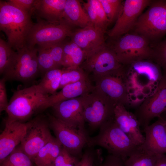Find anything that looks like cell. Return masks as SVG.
<instances>
[{"mask_svg":"<svg viewBox=\"0 0 166 166\" xmlns=\"http://www.w3.org/2000/svg\"><path fill=\"white\" fill-rule=\"evenodd\" d=\"M104 8L107 17L111 23L117 20L121 11L122 0H99Z\"/></svg>","mask_w":166,"mask_h":166,"instance_id":"d6a6232c","label":"cell"},{"mask_svg":"<svg viewBox=\"0 0 166 166\" xmlns=\"http://www.w3.org/2000/svg\"><path fill=\"white\" fill-rule=\"evenodd\" d=\"M17 52L15 65L12 71L4 78L6 80L10 79L23 82L31 80L39 71L37 48L26 45Z\"/></svg>","mask_w":166,"mask_h":166,"instance_id":"2e32d148","label":"cell"},{"mask_svg":"<svg viewBox=\"0 0 166 166\" xmlns=\"http://www.w3.org/2000/svg\"><path fill=\"white\" fill-rule=\"evenodd\" d=\"M166 112V74H163L155 92L136 108L134 114L140 126L144 128L155 118L161 117Z\"/></svg>","mask_w":166,"mask_h":166,"instance_id":"4fadbf2b","label":"cell"},{"mask_svg":"<svg viewBox=\"0 0 166 166\" xmlns=\"http://www.w3.org/2000/svg\"><path fill=\"white\" fill-rule=\"evenodd\" d=\"M166 119L161 117L144 128L145 140L139 149L158 155L166 153Z\"/></svg>","mask_w":166,"mask_h":166,"instance_id":"ac0fdd59","label":"cell"},{"mask_svg":"<svg viewBox=\"0 0 166 166\" xmlns=\"http://www.w3.org/2000/svg\"><path fill=\"white\" fill-rule=\"evenodd\" d=\"M89 78L87 74L79 66L64 68L59 89L67 85Z\"/></svg>","mask_w":166,"mask_h":166,"instance_id":"f1b7e54d","label":"cell"},{"mask_svg":"<svg viewBox=\"0 0 166 166\" xmlns=\"http://www.w3.org/2000/svg\"><path fill=\"white\" fill-rule=\"evenodd\" d=\"M81 158L73 155L62 146L54 166H79Z\"/></svg>","mask_w":166,"mask_h":166,"instance_id":"e575fe53","label":"cell"},{"mask_svg":"<svg viewBox=\"0 0 166 166\" xmlns=\"http://www.w3.org/2000/svg\"><path fill=\"white\" fill-rule=\"evenodd\" d=\"M156 166H166V155L162 154L159 156Z\"/></svg>","mask_w":166,"mask_h":166,"instance_id":"b9f144b4","label":"cell"},{"mask_svg":"<svg viewBox=\"0 0 166 166\" xmlns=\"http://www.w3.org/2000/svg\"><path fill=\"white\" fill-rule=\"evenodd\" d=\"M97 166H125L124 161L117 156L109 154Z\"/></svg>","mask_w":166,"mask_h":166,"instance_id":"ab89813d","label":"cell"},{"mask_svg":"<svg viewBox=\"0 0 166 166\" xmlns=\"http://www.w3.org/2000/svg\"><path fill=\"white\" fill-rule=\"evenodd\" d=\"M6 1L17 8L31 15L33 13L35 0H9Z\"/></svg>","mask_w":166,"mask_h":166,"instance_id":"74e56055","label":"cell"},{"mask_svg":"<svg viewBox=\"0 0 166 166\" xmlns=\"http://www.w3.org/2000/svg\"><path fill=\"white\" fill-rule=\"evenodd\" d=\"M49 95L44 93L38 85L15 91L6 110V120L23 122L40 111Z\"/></svg>","mask_w":166,"mask_h":166,"instance_id":"277c9868","label":"cell"},{"mask_svg":"<svg viewBox=\"0 0 166 166\" xmlns=\"http://www.w3.org/2000/svg\"><path fill=\"white\" fill-rule=\"evenodd\" d=\"M135 33L156 41L166 34V0H152L133 28Z\"/></svg>","mask_w":166,"mask_h":166,"instance_id":"52a82bcc","label":"cell"},{"mask_svg":"<svg viewBox=\"0 0 166 166\" xmlns=\"http://www.w3.org/2000/svg\"><path fill=\"white\" fill-rule=\"evenodd\" d=\"M159 155L139 149L124 161V165L125 166H156Z\"/></svg>","mask_w":166,"mask_h":166,"instance_id":"83f0119b","label":"cell"},{"mask_svg":"<svg viewBox=\"0 0 166 166\" xmlns=\"http://www.w3.org/2000/svg\"></svg>","mask_w":166,"mask_h":166,"instance_id":"ee69618b","label":"cell"},{"mask_svg":"<svg viewBox=\"0 0 166 166\" xmlns=\"http://www.w3.org/2000/svg\"><path fill=\"white\" fill-rule=\"evenodd\" d=\"M87 147L81 158L79 166H97L104 158L101 149Z\"/></svg>","mask_w":166,"mask_h":166,"instance_id":"1f68e13d","label":"cell"},{"mask_svg":"<svg viewBox=\"0 0 166 166\" xmlns=\"http://www.w3.org/2000/svg\"><path fill=\"white\" fill-rule=\"evenodd\" d=\"M31 14L6 1H0V29L6 34L8 44L18 51L26 45L33 26Z\"/></svg>","mask_w":166,"mask_h":166,"instance_id":"7a4b0ae2","label":"cell"},{"mask_svg":"<svg viewBox=\"0 0 166 166\" xmlns=\"http://www.w3.org/2000/svg\"><path fill=\"white\" fill-rule=\"evenodd\" d=\"M98 134L88 139L86 146L101 147L109 153L124 161L139 150L129 137L118 126L113 119L105 123L99 128Z\"/></svg>","mask_w":166,"mask_h":166,"instance_id":"3957f363","label":"cell"},{"mask_svg":"<svg viewBox=\"0 0 166 166\" xmlns=\"http://www.w3.org/2000/svg\"><path fill=\"white\" fill-rule=\"evenodd\" d=\"M83 5L84 9L87 14L92 25L102 29L96 11L94 7L87 2L84 3Z\"/></svg>","mask_w":166,"mask_h":166,"instance_id":"f35d334b","label":"cell"},{"mask_svg":"<svg viewBox=\"0 0 166 166\" xmlns=\"http://www.w3.org/2000/svg\"><path fill=\"white\" fill-rule=\"evenodd\" d=\"M105 33L101 29L90 25L73 31L70 37L71 41L84 51L86 58L106 45Z\"/></svg>","mask_w":166,"mask_h":166,"instance_id":"e0dca14e","label":"cell"},{"mask_svg":"<svg viewBox=\"0 0 166 166\" xmlns=\"http://www.w3.org/2000/svg\"><path fill=\"white\" fill-rule=\"evenodd\" d=\"M37 48L38 61L40 72L44 75L50 70L59 69L46 47L38 46Z\"/></svg>","mask_w":166,"mask_h":166,"instance_id":"4dcf8cb0","label":"cell"},{"mask_svg":"<svg viewBox=\"0 0 166 166\" xmlns=\"http://www.w3.org/2000/svg\"><path fill=\"white\" fill-rule=\"evenodd\" d=\"M114 118L118 126L136 145L140 146L144 143L145 136L141 132L138 120L134 114L128 111L123 105L116 104Z\"/></svg>","mask_w":166,"mask_h":166,"instance_id":"ffe728a7","label":"cell"},{"mask_svg":"<svg viewBox=\"0 0 166 166\" xmlns=\"http://www.w3.org/2000/svg\"><path fill=\"white\" fill-rule=\"evenodd\" d=\"M116 39L111 47L123 65L141 60H152V48L144 36L135 33H128Z\"/></svg>","mask_w":166,"mask_h":166,"instance_id":"ba28073f","label":"cell"},{"mask_svg":"<svg viewBox=\"0 0 166 166\" xmlns=\"http://www.w3.org/2000/svg\"><path fill=\"white\" fill-rule=\"evenodd\" d=\"M87 2L95 9L102 28L105 32L107 28L110 23L101 2L99 0H88Z\"/></svg>","mask_w":166,"mask_h":166,"instance_id":"8d00e7d4","label":"cell"},{"mask_svg":"<svg viewBox=\"0 0 166 166\" xmlns=\"http://www.w3.org/2000/svg\"><path fill=\"white\" fill-rule=\"evenodd\" d=\"M63 46L64 55L62 66L65 68L79 66L86 57L82 50L72 41L63 43Z\"/></svg>","mask_w":166,"mask_h":166,"instance_id":"484cf974","label":"cell"},{"mask_svg":"<svg viewBox=\"0 0 166 166\" xmlns=\"http://www.w3.org/2000/svg\"><path fill=\"white\" fill-rule=\"evenodd\" d=\"M125 65L129 104L136 108L155 92L163 73L160 66L150 59L138 60Z\"/></svg>","mask_w":166,"mask_h":166,"instance_id":"6da1fadb","label":"cell"},{"mask_svg":"<svg viewBox=\"0 0 166 166\" xmlns=\"http://www.w3.org/2000/svg\"><path fill=\"white\" fill-rule=\"evenodd\" d=\"M0 166H3L2 165V164H0Z\"/></svg>","mask_w":166,"mask_h":166,"instance_id":"7bdbcfd3","label":"cell"},{"mask_svg":"<svg viewBox=\"0 0 166 166\" xmlns=\"http://www.w3.org/2000/svg\"><path fill=\"white\" fill-rule=\"evenodd\" d=\"M62 73V69L60 68L53 69L47 72L38 84L40 89L45 94L49 95L54 94L59 89Z\"/></svg>","mask_w":166,"mask_h":166,"instance_id":"4316f807","label":"cell"},{"mask_svg":"<svg viewBox=\"0 0 166 166\" xmlns=\"http://www.w3.org/2000/svg\"><path fill=\"white\" fill-rule=\"evenodd\" d=\"M33 162L19 145L0 164L3 166H34Z\"/></svg>","mask_w":166,"mask_h":166,"instance_id":"f546056e","label":"cell"},{"mask_svg":"<svg viewBox=\"0 0 166 166\" xmlns=\"http://www.w3.org/2000/svg\"><path fill=\"white\" fill-rule=\"evenodd\" d=\"M62 147V145L57 139L53 136L39 151L34 162L36 166H54L55 160Z\"/></svg>","mask_w":166,"mask_h":166,"instance_id":"cb8c5ba5","label":"cell"},{"mask_svg":"<svg viewBox=\"0 0 166 166\" xmlns=\"http://www.w3.org/2000/svg\"><path fill=\"white\" fill-rule=\"evenodd\" d=\"M63 46V42L54 44L44 46L48 49L54 62L59 68L62 66L64 55Z\"/></svg>","mask_w":166,"mask_h":166,"instance_id":"d590c367","label":"cell"},{"mask_svg":"<svg viewBox=\"0 0 166 166\" xmlns=\"http://www.w3.org/2000/svg\"><path fill=\"white\" fill-rule=\"evenodd\" d=\"M47 117H37L26 122L24 137L19 145L34 162L39 151L53 137Z\"/></svg>","mask_w":166,"mask_h":166,"instance_id":"9c48e42d","label":"cell"},{"mask_svg":"<svg viewBox=\"0 0 166 166\" xmlns=\"http://www.w3.org/2000/svg\"><path fill=\"white\" fill-rule=\"evenodd\" d=\"M93 77L96 88L116 104L128 107L129 96L124 65L115 73Z\"/></svg>","mask_w":166,"mask_h":166,"instance_id":"7c38bea8","label":"cell"},{"mask_svg":"<svg viewBox=\"0 0 166 166\" xmlns=\"http://www.w3.org/2000/svg\"><path fill=\"white\" fill-rule=\"evenodd\" d=\"M82 97L85 120L91 130L99 128L103 124L114 119L117 104L95 87Z\"/></svg>","mask_w":166,"mask_h":166,"instance_id":"8992f818","label":"cell"},{"mask_svg":"<svg viewBox=\"0 0 166 166\" xmlns=\"http://www.w3.org/2000/svg\"><path fill=\"white\" fill-rule=\"evenodd\" d=\"M18 57L14 50L6 42L0 39V73L6 77L13 69Z\"/></svg>","mask_w":166,"mask_h":166,"instance_id":"d4e9b609","label":"cell"},{"mask_svg":"<svg viewBox=\"0 0 166 166\" xmlns=\"http://www.w3.org/2000/svg\"><path fill=\"white\" fill-rule=\"evenodd\" d=\"M152 1L149 0L125 1L114 26L108 32L109 36L116 39L133 29L142 11L149 6Z\"/></svg>","mask_w":166,"mask_h":166,"instance_id":"5bb4252c","label":"cell"},{"mask_svg":"<svg viewBox=\"0 0 166 166\" xmlns=\"http://www.w3.org/2000/svg\"><path fill=\"white\" fill-rule=\"evenodd\" d=\"M66 0H35L33 13L38 17L50 22L63 19Z\"/></svg>","mask_w":166,"mask_h":166,"instance_id":"7402d4cb","label":"cell"},{"mask_svg":"<svg viewBox=\"0 0 166 166\" xmlns=\"http://www.w3.org/2000/svg\"><path fill=\"white\" fill-rule=\"evenodd\" d=\"M124 65L112 48L105 45L87 57L81 68L95 77L115 73Z\"/></svg>","mask_w":166,"mask_h":166,"instance_id":"8fae6325","label":"cell"},{"mask_svg":"<svg viewBox=\"0 0 166 166\" xmlns=\"http://www.w3.org/2000/svg\"><path fill=\"white\" fill-rule=\"evenodd\" d=\"M95 87L89 78L67 85L59 92L49 95L40 111L51 107L60 102L85 95L92 92Z\"/></svg>","mask_w":166,"mask_h":166,"instance_id":"44dd1931","label":"cell"},{"mask_svg":"<svg viewBox=\"0 0 166 166\" xmlns=\"http://www.w3.org/2000/svg\"><path fill=\"white\" fill-rule=\"evenodd\" d=\"M63 18L72 26L83 28L92 25L87 14L77 0H66Z\"/></svg>","mask_w":166,"mask_h":166,"instance_id":"603a6c76","label":"cell"},{"mask_svg":"<svg viewBox=\"0 0 166 166\" xmlns=\"http://www.w3.org/2000/svg\"><path fill=\"white\" fill-rule=\"evenodd\" d=\"M26 122L5 120V127L0 135V163L20 144L25 135Z\"/></svg>","mask_w":166,"mask_h":166,"instance_id":"d6986e66","label":"cell"},{"mask_svg":"<svg viewBox=\"0 0 166 166\" xmlns=\"http://www.w3.org/2000/svg\"><path fill=\"white\" fill-rule=\"evenodd\" d=\"M50 128L62 146L73 155L81 158L89 136L64 123L53 115L47 114Z\"/></svg>","mask_w":166,"mask_h":166,"instance_id":"30bf717a","label":"cell"},{"mask_svg":"<svg viewBox=\"0 0 166 166\" xmlns=\"http://www.w3.org/2000/svg\"><path fill=\"white\" fill-rule=\"evenodd\" d=\"M51 108L54 117L71 127L89 136L85 126L82 96L60 102Z\"/></svg>","mask_w":166,"mask_h":166,"instance_id":"9a60e30c","label":"cell"},{"mask_svg":"<svg viewBox=\"0 0 166 166\" xmlns=\"http://www.w3.org/2000/svg\"><path fill=\"white\" fill-rule=\"evenodd\" d=\"M6 80L3 77L0 80V112L6 111L9 104L7 98L6 81Z\"/></svg>","mask_w":166,"mask_h":166,"instance_id":"60d3db41","label":"cell"},{"mask_svg":"<svg viewBox=\"0 0 166 166\" xmlns=\"http://www.w3.org/2000/svg\"><path fill=\"white\" fill-rule=\"evenodd\" d=\"M152 49L151 60L160 66L163 74H166V39L156 44Z\"/></svg>","mask_w":166,"mask_h":166,"instance_id":"836d02e7","label":"cell"},{"mask_svg":"<svg viewBox=\"0 0 166 166\" xmlns=\"http://www.w3.org/2000/svg\"><path fill=\"white\" fill-rule=\"evenodd\" d=\"M27 36L26 45L34 47L54 44L63 42L70 36L72 26L63 18L57 22H50L37 18Z\"/></svg>","mask_w":166,"mask_h":166,"instance_id":"5b68a950","label":"cell"}]
</instances>
